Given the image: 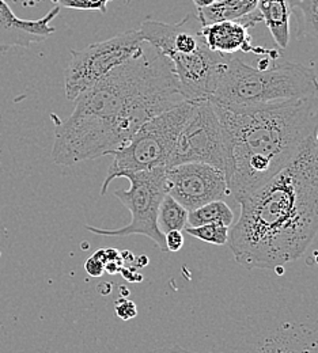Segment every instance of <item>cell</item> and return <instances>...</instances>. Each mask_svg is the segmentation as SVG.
Returning <instances> with one entry per match:
<instances>
[{"label": "cell", "instance_id": "obj_1", "mask_svg": "<svg viewBox=\"0 0 318 353\" xmlns=\"http://www.w3.org/2000/svg\"><path fill=\"white\" fill-rule=\"evenodd\" d=\"M185 101L172 63L150 44L75 99L56 127L52 159L72 166L112 155L148 120Z\"/></svg>", "mask_w": 318, "mask_h": 353}, {"label": "cell", "instance_id": "obj_2", "mask_svg": "<svg viewBox=\"0 0 318 353\" xmlns=\"http://www.w3.org/2000/svg\"><path fill=\"white\" fill-rule=\"evenodd\" d=\"M238 203L241 215L228 241L238 264L273 270L302 257L318 232L315 133L280 173Z\"/></svg>", "mask_w": 318, "mask_h": 353}, {"label": "cell", "instance_id": "obj_3", "mask_svg": "<svg viewBox=\"0 0 318 353\" xmlns=\"http://www.w3.org/2000/svg\"><path fill=\"white\" fill-rule=\"evenodd\" d=\"M212 105L222 128L228 190L237 201L280 173L318 125L316 97L256 106Z\"/></svg>", "mask_w": 318, "mask_h": 353}, {"label": "cell", "instance_id": "obj_4", "mask_svg": "<svg viewBox=\"0 0 318 353\" xmlns=\"http://www.w3.org/2000/svg\"><path fill=\"white\" fill-rule=\"evenodd\" d=\"M317 74L315 67L294 61L273 63L260 70L239 57H231L211 102L232 106L270 105L316 97Z\"/></svg>", "mask_w": 318, "mask_h": 353}, {"label": "cell", "instance_id": "obj_5", "mask_svg": "<svg viewBox=\"0 0 318 353\" xmlns=\"http://www.w3.org/2000/svg\"><path fill=\"white\" fill-rule=\"evenodd\" d=\"M195 101L185 99L175 108L158 114L143 124L127 144L116 150L108 170L101 196H105L110 182L127 173H137L157 168H168L183 124L190 116Z\"/></svg>", "mask_w": 318, "mask_h": 353}, {"label": "cell", "instance_id": "obj_6", "mask_svg": "<svg viewBox=\"0 0 318 353\" xmlns=\"http://www.w3.org/2000/svg\"><path fill=\"white\" fill-rule=\"evenodd\" d=\"M124 178L130 179V189H117L115 196L131 212V223L116 230H105L88 225L86 228L102 236H128L146 235L159 248L168 252L165 234L158 227V211L162 199L166 194V168H157L137 173H127Z\"/></svg>", "mask_w": 318, "mask_h": 353}, {"label": "cell", "instance_id": "obj_7", "mask_svg": "<svg viewBox=\"0 0 318 353\" xmlns=\"http://www.w3.org/2000/svg\"><path fill=\"white\" fill-rule=\"evenodd\" d=\"M143 45L139 30H128L82 50L71 49V61L66 70L64 81L67 99L75 101L112 70L132 59Z\"/></svg>", "mask_w": 318, "mask_h": 353}, {"label": "cell", "instance_id": "obj_8", "mask_svg": "<svg viewBox=\"0 0 318 353\" xmlns=\"http://www.w3.org/2000/svg\"><path fill=\"white\" fill-rule=\"evenodd\" d=\"M192 162L207 163L225 170L222 128L210 99L195 101L193 110L179 134L168 168Z\"/></svg>", "mask_w": 318, "mask_h": 353}, {"label": "cell", "instance_id": "obj_9", "mask_svg": "<svg viewBox=\"0 0 318 353\" xmlns=\"http://www.w3.org/2000/svg\"><path fill=\"white\" fill-rule=\"evenodd\" d=\"M166 194L189 212L230 196L225 170L207 163H182L166 168Z\"/></svg>", "mask_w": 318, "mask_h": 353}, {"label": "cell", "instance_id": "obj_10", "mask_svg": "<svg viewBox=\"0 0 318 353\" xmlns=\"http://www.w3.org/2000/svg\"><path fill=\"white\" fill-rule=\"evenodd\" d=\"M60 6L52 8L44 18L26 21L18 18L4 0H0V52L11 48H28L46 40L54 28L50 22L59 15Z\"/></svg>", "mask_w": 318, "mask_h": 353}, {"label": "cell", "instance_id": "obj_11", "mask_svg": "<svg viewBox=\"0 0 318 353\" xmlns=\"http://www.w3.org/2000/svg\"><path fill=\"white\" fill-rule=\"evenodd\" d=\"M200 36L206 46L217 53L231 56L238 52L267 56L273 61L279 59V52L263 46H255L249 30L237 21L211 23L200 29Z\"/></svg>", "mask_w": 318, "mask_h": 353}, {"label": "cell", "instance_id": "obj_12", "mask_svg": "<svg viewBox=\"0 0 318 353\" xmlns=\"http://www.w3.org/2000/svg\"><path fill=\"white\" fill-rule=\"evenodd\" d=\"M257 10L276 45L286 49L290 43V18L292 14L288 0H259Z\"/></svg>", "mask_w": 318, "mask_h": 353}, {"label": "cell", "instance_id": "obj_13", "mask_svg": "<svg viewBox=\"0 0 318 353\" xmlns=\"http://www.w3.org/2000/svg\"><path fill=\"white\" fill-rule=\"evenodd\" d=\"M259 0H223L208 7L196 8V18L201 28L223 21H237L257 8Z\"/></svg>", "mask_w": 318, "mask_h": 353}, {"label": "cell", "instance_id": "obj_14", "mask_svg": "<svg viewBox=\"0 0 318 353\" xmlns=\"http://www.w3.org/2000/svg\"><path fill=\"white\" fill-rule=\"evenodd\" d=\"M232 221L234 214L223 200L211 201L188 212L189 227H197L204 224H221L230 227Z\"/></svg>", "mask_w": 318, "mask_h": 353}, {"label": "cell", "instance_id": "obj_15", "mask_svg": "<svg viewBox=\"0 0 318 353\" xmlns=\"http://www.w3.org/2000/svg\"><path fill=\"white\" fill-rule=\"evenodd\" d=\"M188 225V211L172 196L165 194L158 211V227L162 234L183 231Z\"/></svg>", "mask_w": 318, "mask_h": 353}, {"label": "cell", "instance_id": "obj_16", "mask_svg": "<svg viewBox=\"0 0 318 353\" xmlns=\"http://www.w3.org/2000/svg\"><path fill=\"white\" fill-rule=\"evenodd\" d=\"M291 10L301 11L298 36L318 37V0H288Z\"/></svg>", "mask_w": 318, "mask_h": 353}, {"label": "cell", "instance_id": "obj_17", "mask_svg": "<svg viewBox=\"0 0 318 353\" xmlns=\"http://www.w3.org/2000/svg\"><path fill=\"white\" fill-rule=\"evenodd\" d=\"M183 231L203 242L222 246L228 243L230 227L221 224H204L197 227H185Z\"/></svg>", "mask_w": 318, "mask_h": 353}, {"label": "cell", "instance_id": "obj_18", "mask_svg": "<svg viewBox=\"0 0 318 353\" xmlns=\"http://www.w3.org/2000/svg\"><path fill=\"white\" fill-rule=\"evenodd\" d=\"M112 0H59L60 6L82 11H99L106 12L108 3Z\"/></svg>", "mask_w": 318, "mask_h": 353}, {"label": "cell", "instance_id": "obj_19", "mask_svg": "<svg viewBox=\"0 0 318 353\" xmlns=\"http://www.w3.org/2000/svg\"><path fill=\"white\" fill-rule=\"evenodd\" d=\"M115 311L123 321H130L137 315V305L127 298H120L115 302Z\"/></svg>", "mask_w": 318, "mask_h": 353}, {"label": "cell", "instance_id": "obj_20", "mask_svg": "<svg viewBox=\"0 0 318 353\" xmlns=\"http://www.w3.org/2000/svg\"><path fill=\"white\" fill-rule=\"evenodd\" d=\"M86 272L91 277H99L105 272V250H98L85 264Z\"/></svg>", "mask_w": 318, "mask_h": 353}, {"label": "cell", "instance_id": "obj_21", "mask_svg": "<svg viewBox=\"0 0 318 353\" xmlns=\"http://www.w3.org/2000/svg\"><path fill=\"white\" fill-rule=\"evenodd\" d=\"M168 252H180L183 246V235L181 231H169L165 234Z\"/></svg>", "mask_w": 318, "mask_h": 353}, {"label": "cell", "instance_id": "obj_22", "mask_svg": "<svg viewBox=\"0 0 318 353\" xmlns=\"http://www.w3.org/2000/svg\"><path fill=\"white\" fill-rule=\"evenodd\" d=\"M150 353H200V352H190V351H186L179 345H172V344H168V345H163V347H159V348H155L152 352Z\"/></svg>", "mask_w": 318, "mask_h": 353}, {"label": "cell", "instance_id": "obj_23", "mask_svg": "<svg viewBox=\"0 0 318 353\" xmlns=\"http://www.w3.org/2000/svg\"><path fill=\"white\" fill-rule=\"evenodd\" d=\"M193 4L196 6V8H203V7H208L214 3H217V0H192Z\"/></svg>", "mask_w": 318, "mask_h": 353}, {"label": "cell", "instance_id": "obj_24", "mask_svg": "<svg viewBox=\"0 0 318 353\" xmlns=\"http://www.w3.org/2000/svg\"><path fill=\"white\" fill-rule=\"evenodd\" d=\"M315 136H316V140H317V143H318V125H317V128H316V131H315Z\"/></svg>", "mask_w": 318, "mask_h": 353}]
</instances>
